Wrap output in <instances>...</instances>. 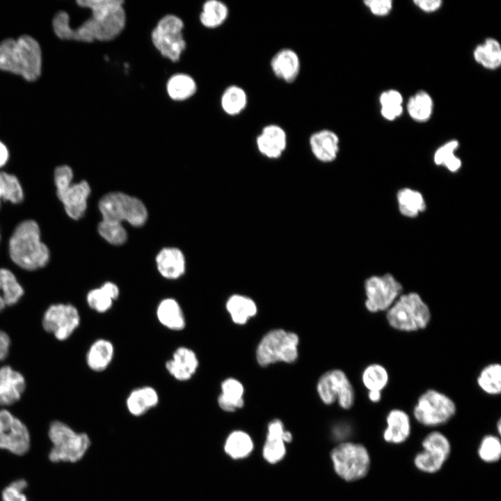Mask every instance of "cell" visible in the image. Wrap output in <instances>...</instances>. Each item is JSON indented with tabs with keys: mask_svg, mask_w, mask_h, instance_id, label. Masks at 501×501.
Instances as JSON below:
<instances>
[{
	"mask_svg": "<svg viewBox=\"0 0 501 501\" xmlns=\"http://www.w3.org/2000/svg\"><path fill=\"white\" fill-rule=\"evenodd\" d=\"M199 367L196 353L191 348L180 346L173 352L172 357L165 363V369L176 381L186 382L191 380Z\"/></svg>",
	"mask_w": 501,
	"mask_h": 501,
	"instance_id": "cell-17",
	"label": "cell"
},
{
	"mask_svg": "<svg viewBox=\"0 0 501 501\" xmlns=\"http://www.w3.org/2000/svg\"><path fill=\"white\" fill-rule=\"evenodd\" d=\"M184 23L173 15L163 17L151 34L152 42L160 54L175 62L185 49L186 42L182 35Z\"/></svg>",
	"mask_w": 501,
	"mask_h": 501,
	"instance_id": "cell-12",
	"label": "cell"
},
{
	"mask_svg": "<svg viewBox=\"0 0 501 501\" xmlns=\"http://www.w3.org/2000/svg\"><path fill=\"white\" fill-rule=\"evenodd\" d=\"M27 487V482L23 479H17L6 486L2 491V501H28L23 491Z\"/></svg>",
	"mask_w": 501,
	"mask_h": 501,
	"instance_id": "cell-46",
	"label": "cell"
},
{
	"mask_svg": "<svg viewBox=\"0 0 501 501\" xmlns=\"http://www.w3.org/2000/svg\"><path fill=\"white\" fill-rule=\"evenodd\" d=\"M287 145L286 132L278 125L269 124L264 126L256 138V146L259 152L269 159L281 157Z\"/></svg>",
	"mask_w": 501,
	"mask_h": 501,
	"instance_id": "cell-19",
	"label": "cell"
},
{
	"mask_svg": "<svg viewBox=\"0 0 501 501\" xmlns=\"http://www.w3.org/2000/svg\"><path fill=\"white\" fill-rule=\"evenodd\" d=\"M98 206L104 220L120 223L126 221L138 227L148 218V211L142 201L122 192L106 194Z\"/></svg>",
	"mask_w": 501,
	"mask_h": 501,
	"instance_id": "cell-9",
	"label": "cell"
},
{
	"mask_svg": "<svg viewBox=\"0 0 501 501\" xmlns=\"http://www.w3.org/2000/svg\"><path fill=\"white\" fill-rule=\"evenodd\" d=\"M225 308L232 321L240 325L246 324L248 319L256 315L257 310L253 299L241 294L230 296L226 301Z\"/></svg>",
	"mask_w": 501,
	"mask_h": 501,
	"instance_id": "cell-32",
	"label": "cell"
},
{
	"mask_svg": "<svg viewBox=\"0 0 501 501\" xmlns=\"http://www.w3.org/2000/svg\"><path fill=\"white\" fill-rule=\"evenodd\" d=\"M54 178L56 195L66 214L74 220L79 219L87 208V200L90 193L88 183L85 180L72 183V170L66 165L55 169Z\"/></svg>",
	"mask_w": 501,
	"mask_h": 501,
	"instance_id": "cell-7",
	"label": "cell"
},
{
	"mask_svg": "<svg viewBox=\"0 0 501 501\" xmlns=\"http://www.w3.org/2000/svg\"><path fill=\"white\" fill-rule=\"evenodd\" d=\"M24 295V289L14 273L0 268V312L6 307L15 305Z\"/></svg>",
	"mask_w": 501,
	"mask_h": 501,
	"instance_id": "cell-30",
	"label": "cell"
},
{
	"mask_svg": "<svg viewBox=\"0 0 501 501\" xmlns=\"http://www.w3.org/2000/svg\"><path fill=\"white\" fill-rule=\"evenodd\" d=\"M389 374L381 364L372 363L367 365L362 373V382L368 391H382L388 385Z\"/></svg>",
	"mask_w": 501,
	"mask_h": 501,
	"instance_id": "cell-40",
	"label": "cell"
},
{
	"mask_svg": "<svg viewBox=\"0 0 501 501\" xmlns=\"http://www.w3.org/2000/svg\"><path fill=\"white\" fill-rule=\"evenodd\" d=\"M496 427H497L498 435H500V434H501V421H500V420H499L498 421Z\"/></svg>",
	"mask_w": 501,
	"mask_h": 501,
	"instance_id": "cell-55",
	"label": "cell"
},
{
	"mask_svg": "<svg viewBox=\"0 0 501 501\" xmlns=\"http://www.w3.org/2000/svg\"><path fill=\"white\" fill-rule=\"evenodd\" d=\"M10 340L6 333L0 330V360H3L8 355Z\"/></svg>",
	"mask_w": 501,
	"mask_h": 501,
	"instance_id": "cell-52",
	"label": "cell"
},
{
	"mask_svg": "<svg viewBox=\"0 0 501 501\" xmlns=\"http://www.w3.org/2000/svg\"><path fill=\"white\" fill-rule=\"evenodd\" d=\"M159 402L157 390L152 386L143 385L129 392L125 400V406L130 415L141 417L157 406Z\"/></svg>",
	"mask_w": 501,
	"mask_h": 501,
	"instance_id": "cell-24",
	"label": "cell"
},
{
	"mask_svg": "<svg viewBox=\"0 0 501 501\" xmlns=\"http://www.w3.org/2000/svg\"><path fill=\"white\" fill-rule=\"evenodd\" d=\"M474 59L484 67L494 70L501 65V46L494 38H487L473 51Z\"/></svg>",
	"mask_w": 501,
	"mask_h": 501,
	"instance_id": "cell-34",
	"label": "cell"
},
{
	"mask_svg": "<svg viewBox=\"0 0 501 501\" xmlns=\"http://www.w3.org/2000/svg\"><path fill=\"white\" fill-rule=\"evenodd\" d=\"M292 440V434L285 429L283 422L273 420L267 427V434L262 448V456L269 463L280 461L286 454V443Z\"/></svg>",
	"mask_w": 501,
	"mask_h": 501,
	"instance_id": "cell-18",
	"label": "cell"
},
{
	"mask_svg": "<svg viewBox=\"0 0 501 501\" xmlns=\"http://www.w3.org/2000/svg\"><path fill=\"white\" fill-rule=\"evenodd\" d=\"M413 3L420 9L427 13L438 10L442 5L440 0H415Z\"/></svg>",
	"mask_w": 501,
	"mask_h": 501,
	"instance_id": "cell-50",
	"label": "cell"
},
{
	"mask_svg": "<svg viewBox=\"0 0 501 501\" xmlns=\"http://www.w3.org/2000/svg\"><path fill=\"white\" fill-rule=\"evenodd\" d=\"M459 145L458 141L452 140L438 148L434 155L436 165L444 166L452 173L457 172L462 165L461 160L455 154Z\"/></svg>",
	"mask_w": 501,
	"mask_h": 501,
	"instance_id": "cell-42",
	"label": "cell"
},
{
	"mask_svg": "<svg viewBox=\"0 0 501 501\" xmlns=\"http://www.w3.org/2000/svg\"><path fill=\"white\" fill-rule=\"evenodd\" d=\"M99 234L109 243L121 245L127 239V234L122 223L102 219L97 228Z\"/></svg>",
	"mask_w": 501,
	"mask_h": 501,
	"instance_id": "cell-43",
	"label": "cell"
},
{
	"mask_svg": "<svg viewBox=\"0 0 501 501\" xmlns=\"http://www.w3.org/2000/svg\"><path fill=\"white\" fill-rule=\"evenodd\" d=\"M169 97L177 101L191 97L196 91V84L193 79L185 74H177L171 77L167 83Z\"/></svg>",
	"mask_w": 501,
	"mask_h": 501,
	"instance_id": "cell-39",
	"label": "cell"
},
{
	"mask_svg": "<svg viewBox=\"0 0 501 501\" xmlns=\"http://www.w3.org/2000/svg\"><path fill=\"white\" fill-rule=\"evenodd\" d=\"M156 317L162 326L172 331H183L186 326L184 310L174 298L167 297L159 302Z\"/></svg>",
	"mask_w": 501,
	"mask_h": 501,
	"instance_id": "cell-25",
	"label": "cell"
},
{
	"mask_svg": "<svg viewBox=\"0 0 501 501\" xmlns=\"http://www.w3.org/2000/svg\"><path fill=\"white\" fill-rule=\"evenodd\" d=\"M456 413L454 401L447 395L435 389H428L422 393L413 408L415 420L428 427L447 423Z\"/></svg>",
	"mask_w": 501,
	"mask_h": 501,
	"instance_id": "cell-8",
	"label": "cell"
},
{
	"mask_svg": "<svg viewBox=\"0 0 501 501\" xmlns=\"http://www.w3.org/2000/svg\"><path fill=\"white\" fill-rule=\"evenodd\" d=\"M477 454L479 459L486 463H495L501 456V443L497 436L488 434L482 439Z\"/></svg>",
	"mask_w": 501,
	"mask_h": 501,
	"instance_id": "cell-44",
	"label": "cell"
},
{
	"mask_svg": "<svg viewBox=\"0 0 501 501\" xmlns=\"http://www.w3.org/2000/svg\"><path fill=\"white\" fill-rule=\"evenodd\" d=\"M309 146L314 157L322 163L334 161L340 152V138L328 129L318 130L309 138Z\"/></svg>",
	"mask_w": 501,
	"mask_h": 501,
	"instance_id": "cell-20",
	"label": "cell"
},
{
	"mask_svg": "<svg viewBox=\"0 0 501 501\" xmlns=\"http://www.w3.org/2000/svg\"><path fill=\"white\" fill-rule=\"evenodd\" d=\"M364 3L371 13L376 16H385L392 8L391 0H367Z\"/></svg>",
	"mask_w": 501,
	"mask_h": 501,
	"instance_id": "cell-48",
	"label": "cell"
},
{
	"mask_svg": "<svg viewBox=\"0 0 501 501\" xmlns=\"http://www.w3.org/2000/svg\"><path fill=\"white\" fill-rule=\"evenodd\" d=\"M317 392L326 404L336 401L343 409H349L355 401L354 390L346 374L340 369L324 373L317 383Z\"/></svg>",
	"mask_w": 501,
	"mask_h": 501,
	"instance_id": "cell-14",
	"label": "cell"
},
{
	"mask_svg": "<svg viewBox=\"0 0 501 501\" xmlns=\"http://www.w3.org/2000/svg\"><path fill=\"white\" fill-rule=\"evenodd\" d=\"M248 103L246 90L241 86L231 85L223 91L221 98V106L223 111L231 116H235L244 111Z\"/></svg>",
	"mask_w": 501,
	"mask_h": 501,
	"instance_id": "cell-35",
	"label": "cell"
},
{
	"mask_svg": "<svg viewBox=\"0 0 501 501\" xmlns=\"http://www.w3.org/2000/svg\"><path fill=\"white\" fill-rule=\"evenodd\" d=\"M479 388L488 395H499L501 392V365L498 363L484 367L477 378Z\"/></svg>",
	"mask_w": 501,
	"mask_h": 501,
	"instance_id": "cell-37",
	"label": "cell"
},
{
	"mask_svg": "<svg viewBox=\"0 0 501 501\" xmlns=\"http://www.w3.org/2000/svg\"><path fill=\"white\" fill-rule=\"evenodd\" d=\"M159 273L167 279H177L185 272V259L182 251L173 247L164 248L156 257Z\"/></svg>",
	"mask_w": 501,
	"mask_h": 501,
	"instance_id": "cell-26",
	"label": "cell"
},
{
	"mask_svg": "<svg viewBox=\"0 0 501 501\" xmlns=\"http://www.w3.org/2000/svg\"><path fill=\"white\" fill-rule=\"evenodd\" d=\"M77 4L91 10V17L100 18L123 7L122 0H79Z\"/></svg>",
	"mask_w": 501,
	"mask_h": 501,
	"instance_id": "cell-45",
	"label": "cell"
},
{
	"mask_svg": "<svg viewBox=\"0 0 501 501\" xmlns=\"http://www.w3.org/2000/svg\"><path fill=\"white\" fill-rule=\"evenodd\" d=\"M365 307L372 313L386 312L402 294L403 287L395 277L387 273L372 276L364 283Z\"/></svg>",
	"mask_w": 501,
	"mask_h": 501,
	"instance_id": "cell-11",
	"label": "cell"
},
{
	"mask_svg": "<svg viewBox=\"0 0 501 501\" xmlns=\"http://www.w3.org/2000/svg\"><path fill=\"white\" fill-rule=\"evenodd\" d=\"M273 74L287 84L293 83L301 70V61L298 54L290 48L278 50L270 61Z\"/></svg>",
	"mask_w": 501,
	"mask_h": 501,
	"instance_id": "cell-22",
	"label": "cell"
},
{
	"mask_svg": "<svg viewBox=\"0 0 501 501\" xmlns=\"http://www.w3.org/2000/svg\"><path fill=\"white\" fill-rule=\"evenodd\" d=\"M299 336L283 329L269 331L260 340L256 349V359L265 367L277 362L291 363L298 358Z\"/></svg>",
	"mask_w": 501,
	"mask_h": 501,
	"instance_id": "cell-6",
	"label": "cell"
},
{
	"mask_svg": "<svg viewBox=\"0 0 501 501\" xmlns=\"http://www.w3.org/2000/svg\"><path fill=\"white\" fill-rule=\"evenodd\" d=\"M335 473L347 482L364 478L369 472L371 458L365 446L353 442H342L331 452Z\"/></svg>",
	"mask_w": 501,
	"mask_h": 501,
	"instance_id": "cell-5",
	"label": "cell"
},
{
	"mask_svg": "<svg viewBox=\"0 0 501 501\" xmlns=\"http://www.w3.org/2000/svg\"><path fill=\"white\" fill-rule=\"evenodd\" d=\"M8 251L12 261L28 271L42 268L49 260V250L41 241L40 228L33 220L17 225L9 239Z\"/></svg>",
	"mask_w": 501,
	"mask_h": 501,
	"instance_id": "cell-2",
	"label": "cell"
},
{
	"mask_svg": "<svg viewBox=\"0 0 501 501\" xmlns=\"http://www.w3.org/2000/svg\"><path fill=\"white\" fill-rule=\"evenodd\" d=\"M0 69L22 76L29 81L41 74L42 52L33 37L23 35L17 40L6 38L0 42Z\"/></svg>",
	"mask_w": 501,
	"mask_h": 501,
	"instance_id": "cell-1",
	"label": "cell"
},
{
	"mask_svg": "<svg viewBox=\"0 0 501 501\" xmlns=\"http://www.w3.org/2000/svg\"><path fill=\"white\" fill-rule=\"evenodd\" d=\"M49 437L53 444L49 454L51 462L76 463L86 455L91 440L86 433H78L61 421L50 424Z\"/></svg>",
	"mask_w": 501,
	"mask_h": 501,
	"instance_id": "cell-4",
	"label": "cell"
},
{
	"mask_svg": "<svg viewBox=\"0 0 501 501\" xmlns=\"http://www.w3.org/2000/svg\"><path fill=\"white\" fill-rule=\"evenodd\" d=\"M397 202L401 214L408 218L418 216L427 207L422 194L417 190L406 187L397 191Z\"/></svg>",
	"mask_w": 501,
	"mask_h": 501,
	"instance_id": "cell-31",
	"label": "cell"
},
{
	"mask_svg": "<svg viewBox=\"0 0 501 501\" xmlns=\"http://www.w3.org/2000/svg\"><path fill=\"white\" fill-rule=\"evenodd\" d=\"M221 392L218 397V406L225 412H234L244 405V388L236 379L228 378L221 384Z\"/></svg>",
	"mask_w": 501,
	"mask_h": 501,
	"instance_id": "cell-29",
	"label": "cell"
},
{
	"mask_svg": "<svg viewBox=\"0 0 501 501\" xmlns=\"http://www.w3.org/2000/svg\"><path fill=\"white\" fill-rule=\"evenodd\" d=\"M114 355L115 347L111 340L105 338L97 339L93 342L87 351V365L93 372H104L111 364Z\"/></svg>",
	"mask_w": 501,
	"mask_h": 501,
	"instance_id": "cell-27",
	"label": "cell"
},
{
	"mask_svg": "<svg viewBox=\"0 0 501 501\" xmlns=\"http://www.w3.org/2000/svg\"><path fill=\"white\" fill-rule=\"evenodd\" d=\"M386 427L383 431V440L390 444H401L410 436L411 418L408 414L399 408L390 410L385 417Z\"/></svg>",
	"mask_w": 501,
	"mask_h": 501,
	"instance_id": "cell-23",
	"label": "cell"
},
{
	"mask_svg": "<svg viewBox=\"0 0 501 501\" xmlns=\"http://www.w3.org/2000/svg\"><path fill=\"white\" fill-rule=\"evenodd\" d=\"M367 397L369 401L373 403H377L381 401L382 394L381 391H368Z\"/></svg>",
	"mask_w": 501,
	"mask_h": 501,
	"instance_id": "cell-54",
	"label": "cell"
},
{
	"mask_svg": "<svg viewBox=\"0 0 501 501\" xmlns=\"http://www.w3.org/2000/svg\"><path fill=\"white\" fill-rule=\"evenodd\" d=\"M422 447L423 450L415 456L413 463L418 470L429 474L442 468L452 450L447 437L438 431L429 433L422 440Z\"/></svg>",
	"mask_w": 501,
	"mask_h": 501,
	"instance_id": "cell-13",
	"label": "cell"
},
{
	"mask_svg": "<svg viewBox=\"0 0 501 501\" xmlns=\"http://www.w3.org/2000/svg\"><path fill=\"white\" fill-rule=\"evenodd\" d=\"M434 103L431 97L421 90L413 95L407 103V111L410 117L417 122L427 121L433 112Z\"/></svg>",
	"mask_w": 501,
	"mask_h": 501,
	"instance_id": "cell-38",
	"label": "cell"
},
{
	"mask_svg": "<svg viewBox=\"0 0 501 501\" xmlns=\"http://www.w3.org/2000/svg\"><path fill=\"white\" fill-rule=\"evenodd\" d=\"M120 296L118 285L106 282L102 286L90 290L86 295V302L90 308L98 313L109 311Z\"/></svg>",
	"mask_w": 501,
	"mask_h": 501,
	"instance_id": "cell-28",
	"label": "cell"
},
{
	"mask_svg": "<svg viewBox=\"0 0 501 501\" xmlns=\"http://www.w3.org/2000/svg\"><path fill=\"white\" fill-rule=\"evenodd\" d=\"M8 157L9 154L6 146L0 141V168L6 164Z\"/></svg>",
	"mask_w": 501,
	"mask_h": 501,
	"instance_id": "cell-53",
	"label": "cell"
},
{
	"mask_svg": "<svg viewBox=\"0 0 501 501\" xmlns=\"http://www.w3.org/2000/svg\"><path fill=\"white\" fill-rule=\"evenodd\" d=\"M403 112V108L401 106H381V113L382 116L390 121L394 120L396 118L399 117Z\"/></svg>",
	"mask_w": 501,
	"mask_h": 501,
	"instance_id": "cell-51",
	"label": "cell"
},
{
	"mask_svg": "<svg viewBox=\"0 0 501 501\" xmlns=\"http://www.w3.org/2000/svg\"><path fill=\"white\" fill-rule=\"evenodd\" d=\"M379 102L381 106H401L403 97L399 91L389 90L381 95Z\"/></svg>",
	"mask_w": 501,
	"mask_h": 501,
	"instance_id": "cell-49",
	"label": "cell"
},
{
	"mask_svg": "<svg viewBox=\"0 0 501 501\" xmlns=\"http://www.w3.org/2000/svg\"><path fill=\"white\" fill-rule=\"evenodd\" d=\"M80 315L76 307L71 304L51 305L45 312L42 326L45 331L53 333L58 340L68 339L80 324Z\"/></svg>",
	"mask_w": 501,
	"mask_h": 501,
	"instance_id": "cell-15",
	"label": "cell"
},
{
	"mask_svg": "<svg viewBox=\"0 0 501 501\" xmlns=\"http://www.w3.org/2000/svg\"><path fill=\"white\" fill-rule=\"evenodd\" d=\"M388 324L401 332H415L429 325L431 313L421 296L414 292L401 294L385 312Z\"/></svg>",
	"mask_w": 501,
	"mask_h": 501,
	"instance_id": "cell-3",
	"label": "cell"
},
{
	"mask_svg": "<svg viewBox=\"0 0 501 501\" xmlns=\"http://www.w3.org/2000/svg\"><path fill=\"white\" fill-rule=\"evenodd\" d=\"M23 199L24 192L18 178L13 174L0 172V207L2 201L17 204Z\"/></svg>",
	"mask_w": 501,
	"mask_h": 501,
	"instance_id": "cell-41",
	"label": "cell"
},
{
	"mask_svg": "<svg viewBox=\"0 0 501 501\" xmlns=\"http://www.w3.org/2000/svg\"><path fill=\"white\" fill-rule=\"evenodd\" d=\"M30 447L26 426L6 409L0 410V449L22 456Z\"/></svg>",
	"mask_w": 501,
	"mask_h": 501,
	"instance_id": "cell-16",
	"label": "cell"
},
{
	"mask_svg": "<svg viewBox=\"0 0 501 501\" xmlns=\"http://www.w3.org/2000/svg\"><path fill=\"white\" fill-rule=\"evenodd\" d=\"M229 14L228 6L222 1L209 0L202 6L200 15L201 24L207 28H217L227 19Z\"/></svg>",
	"mask_w": 501,
	"mask_h": 501,
	"instance_id": "cell-36",
	"label": "cell"
},
{
	"mask_svg": "<svg viewBox=\"0 0 501 501\" xmlns=\"http://www.w3.org/2000/svg\"><path fill=\"white\" fill-rule=\"evenodd\" d=\"M254 444L250 436L241 430H235L228 434L225 440V453L234 460L245 459L253 450Z\"/></svg>",
	"mask_w": 501,
	"mask_h": 501,
	"instance_id": "cell-33",
	"label": "cell"
},
{
	"mask_svg": "<svg viewBox=\"0 0 501 501\" xmlns=\"http://www.w3.org/2000/svg\"><path fill=\"white\" fill-rule=\"evenodd\" d=\"M26 388L24 376L10 366L0 368V406H6L18 401Z\"/></svg>",
	"mask_w": 501,
	"mask_h": 501,
	"instance_id": "cell-21",
	"label": "cell"
},
{
	"mask_svg": "<svg viewBox=\"0 0 501 501\" xmlns=\"http://www.w3.org/2000/svg\"><path fill=\"white\" fill-rule=\"evenodd\" d=\"M53 29L61 39L70 40L72 28L70 26V17L65 11L58 12L52 21Z\"/></svg>",
	"mask_w": 501,
	"mask_h": 501,
	"instance_id": "cell-47",
	"label": "cell"
},
{
	"mask_svg": "<svg viewBox=\"0 0 501 501\" xmlns=\"http://www.w3.org/2000/svg\"><path fill=\"white\" fill-rule=\"evenodd\" d=\"M126 14L123 7L100 18L90 17L76 29H72L70 40L91 42L110 41L124 29Z\"/></svg>",
	"mask_w": 501,
	"mask_h": 501,
	"instance_id": "cell-10",
	"label": "cell"
}]
</instances>
